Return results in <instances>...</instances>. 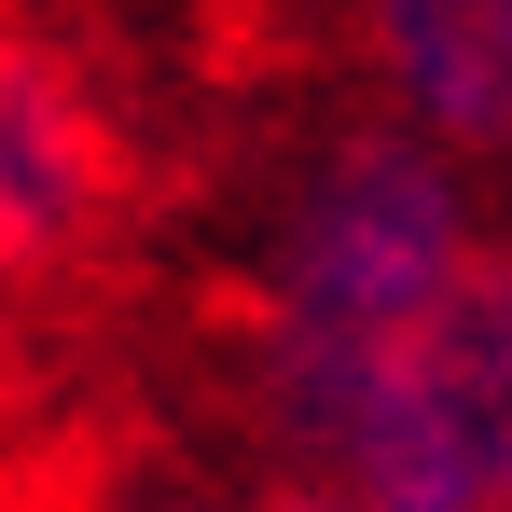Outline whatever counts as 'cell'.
I'll list each match as a JSON object with an SVG mask.
<instances>
[{
  "mask_svg": "<svg viewBox=\"0 0 512 512\" xmlns=\"http://www.w3.org/2000/svg\"><path fill=\"white\" fill-rule=\"evenodd\" d=\"M250 416L277 471L346 485L360 512H512V236L388 319L250 346Z\"/></svg>",
  "mask_w": 512,
  "mask_h": 512,
  "instance_id": "6da1fadb",
  "label": "cell"
},
{
  "mask_svg": "<svg viewBox=\"0 0 512 512\" xmlns=\"http://www.w3.org/2000/svg\"><path fill=\"white\" fill-rule=\"evenodd\" d=\"M0 277H14V250H0Z\"/></svg>",
  "mask_w": 512,
  "mask_h": 512,
  "instance_id": "277c9868",
  "label": "cell"
},
{
  "mask_svg": "<svg viewBox=\"0 0 512 512\" xmlns=\"http://www.w3.org/2000/svg\"><path fill=\"white\" fill-rule=\"evenodd\" d=\"M236 512H360V499H346V485H305V471H291V485H263V499H236Z\"/></svg>",
  "mask_w": 512,
  "mask_h": 512,
  "instance_id": "3957f363",
  "label": "cell"
},
{
  "mask_svg": "<svg viewBox=\"0 0 512 512\" xmlns=\"http://www.w3.org/2000/svg\"><path fill=\"white\" fill-rule=\"evenodd\" d=\"M319 28L388 111L512 167V0H319Z\"/></svg>",
  "mask_w": 512,
  "mask_h": 512,
  "instance_id": "7a4b0ae2",
  "label": "cell"
}]
</instances>
